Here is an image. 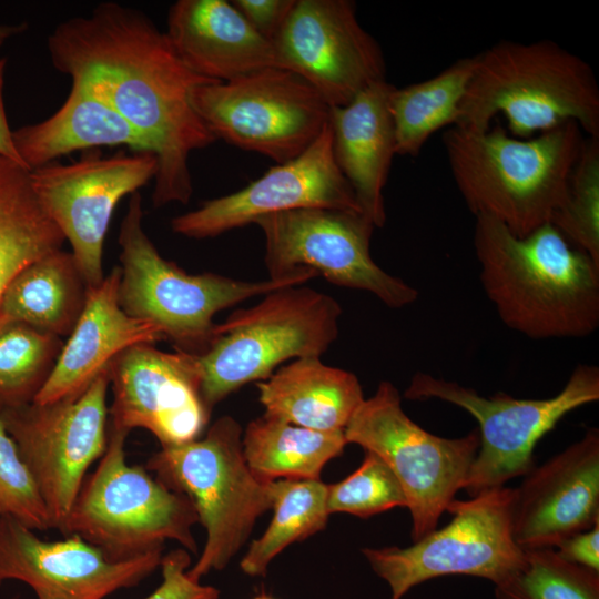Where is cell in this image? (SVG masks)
Returning <instances> with one entry per match:
<instances>
[{
  "label": "cell",
  "instance_id": "obj_13",
  "mask_svg": "<svg viewBox=\"0 0 599 599\" xmlns=\"http://www.w3.org/2000/svg\"><path fill=\"white\" fill-rule=\"evenodd\" d=\"M109 367L77 398L1 408L45 506L51 529L65 522L89 467L108 446Z\"/></svg>",
  "mask_w": 599,
  "mask_h": 599
},
{
  "label": "cell",
  "instance_id": "obj_16",
  "mask_svg": "<svg viewBox=\"0 0 599 599\" xmlns=\"http://www.w3.org/2000/svg\"><path fill=\"white\" fill-rule=\"evenodd\" d=\"M272 43L277 67L306 80L329 108L385 80L383 51L351 0H295Z\"/></svg>",
  "mask_w": 599,
  "mask_h": 599
},
{
  "label": "cell",
  "instance_id": "obj_24",
  "mask_svg": "<svg viewBox=\"0 0 599 599\" xmlns=\"http://www.w3.org/2000/svg\"><path fill=\"white\" fill-rule=\"evenodd\" d=\"M256 386L265 416L321 432H344L364 400L353 373L319 357L296 358Z\"/></svg>",
  "mask_w": 599,
  "mask_h": 599
},
{
  "label": "cell",
  "instance_id": "obj_29",
  "mask_svg": "<svg viewBox=\"0 0 599 599\" xmlns=\"http://www.w3.org/2000/svg\"><path fill=\"white\" fill-rule=\"evenodd\" d=\"M475 62V55L460 58L430 79L394 88L389 110L396 155L417 156L436 131L457 123Z\"/></svg>",
  "mask_w": 599,
  "mask_h": 599
},
{
  "label": "cell",
  "instance_id": "obj_34",
  "mask_svg": "<svg viewBox=\"0 0 599 599\" xmlns=\"http://www.w3.org/2000/svg\"><path fill=\"white\" fill-rule=\"evenodd\" d=\"M328 514L345 512L368 518L394 507H406L403 488L376 454L365 450L361 466L343 480L327 485Z\"/></svg>",
  "mask_w": 599,
  "mask_h": 599
},
{
  "label": "cell",
  "instance_id": "obj_6",
  "mask_svg": "<svg viewBox=\"0 0 599 599\" xmlns=\"http://www.w3.org/2000/svg\"><path fill=\"white\" fill-rule=\"evenodd\" d=\"M342 308L322 292L300 285L264 295L216 324L205 352L193 355L205 406L247 383L268 378L283 362L321 357L338 336Z\"/></svg>",
  "mask_w": 599,
  "mask_h": 599
},
{
  "label": "cell",
  "instance_id": "obj_41",
  "mask_svg": "<svg viewBox=\"0 0 599 599\" xmlns=\"http://www.w3.org/2000/svg\"><path fill=\"white\" fill-rule=\"evenodd\" d=\"M253 599H274V598L271 597V596H267V595H265V593H262V595H260V596H256V597L253 598Z\"/></svg>",
  "mask_w": 599,
  "mask_h": 599
},
{
  "label": "cell",
  "instance_id": "obj_31",
  "mask_svg": "<svg viewBox=\"0 0 599 599\" xmlns=\"http://www.w3.org/2000/svg\"><path fill=\"white\" fill-rule=\"evenodd\" d=\"M63 344L61 337L29 324L0 323V409L33 402Z\"/></svg>",
  "mask_w": 599,
  "mask_h": 599
},
{
  "label": "cell",
  "instance_id": "obj_22",
  "mask_svg": "<svg viewBox=\"0 0 599 599\" xmlns=\"http://www.w3.org/2000/svg\"><path fill=\"white\" fill-rule=\"evenodd\" d=\"M165 34L183 63L205 79L226 82L277 67L273 43L225 0L176 1Z\"/></svg>",
  "mask_w": 599,
  "mask_h": 599
},
{
  "label": "cell",
  "instance_id": "obj_26",
  "mask_svg": "<svg viewBox=\"0 0 599 599\" xmlns=\"http://www.w3.org/2000/svg\"><path fill=\"white\" fill-rule=\"evenodd\" d=\"M88 288L72 253L53 251L9 282L0 300V323L22 322L69 336L84 308Z\"/></svg>",
  "mask_w": 599,
  "mask_h": 599
},
{
  "label": "cell",
  "instance_id": "obj_39",
  "mask_svg": "<svg viewBox=\"0 0 599 599\" xmlns=\"http://www.w3.org/2000/svg\"><path fill=\"white\" fill-rule=\"evenodd\" d=\"M6 67H7V59L0 58V155L6 156L19 163L20 165L24 166V164L22 163L14 148V144L12 141V130L9 126L7 114H6L4 100H3Z\"/></svg>",
  "mask_w": 599,
  "mask_h": 599
},
{
  "label": "cell",
  "instance_id": "obj_33",
  "mask_svg": "<svg viewBox=\"0 0 599 599\" xmlns=\"http://www.w3.org/2000/svg\"><path fill=\"white\" fill-rule=\"evenodd\" d=\"M550 223L599 265V138H586Z\"/></svg>",
  "mask_w": 599,
  "mask_h": 599
},
{
  "label": "cell",
  "instance_id": "obj_14",
  "mask_svg": "<svg viewBox=\"0 0 599 599\" xmlns=\"http://www.w3.org/2000/svg\"><path fill=\"white\" fill-rule=\"evenodd\" d=\"M256 224L265 240L270 278L308 268L328 282L375 295L402 308L418 291L379 267L370 255L374 224L361 212L305 207L265 215Z\"/></svg>",
  "mask_w": 599,
  "mask_h": 599
},
{
  "label": "cell",
  "instance_id": "obj_17",
  "mask_svg": "<svg viewBox=\"0 0 599 599\" xmlns=\"http://www.w3.org/2000/svg\"><path fill=\"white\" fill-rule=\"evenodd\" d=\"M305 207L361 212L333 151L329 122L298 156L270 167L234 193L203 202L175 216L172 231L190 238L214 237L265 215Z\"/></svg>",
  "mask_w": 599,
  "mask_h": 599
},
{
  "label": "cell",
  "instance_id": "obj_12",
  "mask_svg": "<svg viewBox=\"0 0 599 599\" xmlns=\"http://www.w3.org/2000/svg\"><path fill=\"white\" fill-rule=\"evenodd\" d=\"M191 101L216 140L276 164L304 152L327 124L331 110L306 80L277 67L197 85Z\"/></svg>",
  "mask_w": 599,
  "mask_h": 599
},
{
  "label": "cell",
  "instance_id": "obj_7",
  "mask_svg": "<svg viewBox=\"0 0 599 599\" xmlns=\"http://www.w3.org/2000/svg\"><path fill=\"white\" fill-rule=\"evenodd\" d=\"M242 436L241 425L225 415L202 438L161 447L145 464L166 487L189 497L205 528L202 554L187 569L197 581L225 568L257 518L271 509V481L258 478L247 466Z\"/></svg>",
  "mask_w": 599,
  "mask_h": 599
},
{
  "label": "cell",
  "instance_id": "obj_1",
  "mask_svg": "<svg viewBox=\"0 0 599 599\" xmlns=\"http://www.w3.org/2000/svg\"><path fill=\"white\" fill-rule=\"evenodd\" d=\"M48 52L58 71L119 113L156 156L154 207L186 204L193 193L189 158L216 141L191 94L217 81L191 71L145 13L113 1L58 23Z\"/></svg>",
  "mask_w": 599,
  "mask_h": 599
},
{
  "label": "cell",
  "instance_id": "obj_21",
  "mask_svg": "<svg viewBox=\"0 0 599 599\" xmlns=\"http://www.w3.org/2000/svg\"><path fill=\"white\" fill-rule=\"evenodd\" d=\"M121 267L88 288L84 308L54 368L33 403L77 398L124 349L165 339L152 323L129 316L119 304Z\"/></svg>",
  "mask_w": 599,
  "mask_h": 599
},
{
  "label": "cell",
  "instance_id": "obj_4",
  "mask_svg": "<svg viewBox=\"0 0 599 599\" xmlns=\"http://www.w3.org/2000/svg\"><path fill=\"white\" fill-rule=\"evenodd\" d=\"M475 57L456 126L484 131L502 114L508 133L518 139L566 122L599 138V87L579 55L551 40H504Z\"/></svg>",
  "mask_w": 599,
  "mask_h": 599
},
{
  "label": "cell",
  "instance_id": "obj_20",
  "mask_svg": "<svg viewBox=\"0 0 599 599\" xmlns=\"http://www.w3.org/2000/svg\"><path fill=\"white\" fill-rule=\"evenodd\" d=\"M599 522V430L532 467L514 488L511 534L521 549L555 547Z\"/></svg>",
  "mask_w": 599,
  "mask_h": 599
},
{
  "label": "cell",
  "instance_id": "obj_30",
  "mask_svg": "<svg viewBox=\"0 0 599 599\" xmlns=\"http://www.w3.org/2000/svg\"><path fill=\"white\" fill-rule=\"evenodd\" d=\"M273 518L254 540L241 569L251 577L265 576L270 562L288 545L304 540L326 527L327 485L319 479H277L270 484Z\"/></svg>",
  "mask_w": 599,
  "mask_h": 599
},
{
  "label": "cell",
  "instance_id": "obj_2",
  "mask_svg": "<svg viewBox=\"0 0 599 599\" xmlns=\"http://www.w3.org/2000/svg\"><path fill=\"white\" fill-rule=\"evenodd\" d=\"M480 282L502 323L529 338H579L599 326V265L546 223L515 236L476 216Z\"/></svg>",
  "mask_w": 599,
  "mask_h": 599
},
{
  "label": "cell",
  "instance_id": "obj_3",
  "mask_svg": "<svg viewBox=\"0 0 599 599\" xmlns=\"http://www.w3.org/2000/svg\"><path fill=\"white\" fill-rule=\"evenodd\" d=\"M586 138L566 122L529 139L501 123L484 131L450 126L443 135L448 165L467 207L522 237L550 223L562 204Z\"/></svg>",
  "mask_w": 599,
  "mask_h": 599
},
{
  "label": "cell",
  "instance_id": "obj_27",
  "mask_svg": "<svg viewBox=\"0 0 599 599\" xmlns=\"http://www.w3.org/2000/svg\"><path fill=\"white\" fill-rule=\"evenodd\" d=\"M346 445L343 430H314L265 415L252 420L242 436L247 466L265 481L319 479Z\"/></svg>",
  "mask_w": 599,
  "mask_h": 599
},
{
  "label": "cell",
  "instance_id": "obj_38",
  "mask_svg": "<svg viewBox=\"0 0 599 599\" xmlns=\"http://www.w3.org/2000/svg\"><path fill=\"white\" fill-rule=\"evenodd\" d=\"M554 548L566 561L599 571V522L564 538Z\"/></svg>",
  "mask_w": 599,
  "mask_h": 599
},
{
  "label": "cell",
  "instance_id": "obj_9",
  "mask_svg": "<svg viewBox=\"0 0 599 599\" xmlns=\"http://www.w3.org/2000/svg\"><path fill=\"white\" fill-rule=\"evenodd\" d=\"M405 397L440 399L468 412L479 425V448L463 489L470 497L505 486L535 467L534 449L569 412L599 399V369L580 364L564 388L545 399L516 398L505 393L486 397L457 382L416 373Z\"/></svg>",
  "mask_w": 599,
  "mask_h": 599
},
{
  "label": "cell",
  "instance_id": "obj_11",
  "mask_svg": "<svg viewBox=\"0 0 599 599\" xmlns=\"http://www.w3.org/2000/svg\"><path fill=\"white\" fill-rule=\"evenodd\" d=\"M514 488L485 490L468 500L454 499L446 511L451 520L414 541L412 546L364 548L374 572L402 597L414 586L433 578L466 575L495 586L521 564L524 550L511 534Z\"/></svg>",
  "mask_w": 599,
  "mask_h": 599
},
{
  "label": "cell",
  "instance_id": "obj_5",
  "mask_svg": "<svg viewBox=\"0 0 599 599\" xmlns=\"http://www.w3.org/2000/svg\"><path fill=\"white\" fill-rule=\"evenodd\" d=\"M142 219V196L135 192L118 237L122 264L119 304L129 316L155 325L180 352L200 355L207 349L214 339L213 317L220 311L317 276L308 268L255 282L211 272L189 274L161 256L144 232Z\"/></svg>",
  "mask_w": 599,
  "mask_h": 599
},
{
  "label": "cell",
  "instance_id": "obj_8",
  "mask_svg": "<svg viewBox=\"0 0 599 599\" xmlns=\"http://www.w3.org/2000/svg\"><path fill=\"white\" fill-rule=\"evenodd\" d=\"M129 433L109 427L108 446L87 475L60 532L75 535L112 561L163 549L166 540L197 551V514L187 496L170 489L145 467L126 463Z\"/></svg>",
  "mask_w": 599,
  "mask_h": 599
},
{
  "label": "cell",
  "instance_id": "obj_35",
  "mask_svg": "<svg viewBox=\"0 0 599 599\" xmlns=\"http://www.w3.org/2000/svg\"><path fill=\"white\" fill-rule=\"evenodd\" d=\"M4 516L34 531L51 529L33 477L0 414V517Z\"/></svg>",
  "mask_w": 599,
  "mask_h": 599
},
{
  "label": "cell",
  "instance_id": "obj_19",
  "mask_svg": "<svg viewBox=\"0 0 599 599\" xmlns=\"http://www.w3.org/2000/svg\"><path fill=\"white\" fill-rule=\"evenodd\" d=\"M163 549L112 561L75 535L45 541L11 517H0V586L19 580L37 599H104L139 585L161 565Z\"/></svg>",
  "mask_w": 599,
  "mask_h": 599
},
{
  "label": "cell",
  "instance_id": "obj_28",
  "mask_svg": "<svg viewBox=\"0 0 599 599\" xmlns=\"http://www.w3.org/2000/svg\"><path fill=\"white\" fill-rule=\"evenodd\" d=\"M30 172L0 155V300L17 273L65 241L41 206Z\"/></svg>",
  "mask_w": 599,
  "mask_h": 599
},
{
  "label": "cell",
  "instance_id": "obj_40",
  "mask_svg": "<svg viewBox=\"0 0 599 599\" xmlns=\"http://www.w3.org/2000/svg\"><path fill=\"white\" fill-rule=\"evenodd\" d=\"M27 28L28 24L26 22H20L17 24H0V50L9 39L24 32Z\"/></svg>",
  "mask_w": 599,
  "mask_h": 599
},
{
  "label": "cell",
  "instance_id": "obj_37",
  "mask_svg": "<svg viewBox=\"0 0 599 599\" xmlns=\"http://www.w3.org/2000/svg\"><path fill=\"white\" fill-rule=\"evenodd\" d=\"M295 0H234L232 4L251 27L273 42L286 22Z\"/></svg>",
  "mask_w": 599,
  "mask_h": 599
},
{
  "label": "cell",
  "instance_id": "obj_36",
  "mask_svg": "<svg viewBox=\"0 0 599 599\" xmlns=\"http://www.w3.org/2000/svg\"><path fill=\"white\" fill-rule=\"evenodd\" d=\"M191 557L186 549L179 548L162 557V582L145 599H217L220 591L187 575Z\"/></svg>",
  "mask_w": 599,
  "mask_h": 599
},
{
  "label": "cell",
  "instance_id": "obj_18",
  "mask_svg": "<svg viewBox=\"0 0 599 599\" xmlns=\"http://www.w3.org/2000/svg\"><path fill=\"white\" fill-rule=\"evenodd\" d=\"M109 380L111 428L146 429L164 447L199 438L209 423L193 354L138 344L111 362Z\"/></svg>",
  "mask_w": 599,
  "mask_h": 599
},
{
  "label": "cell",
  "instance_id": "obj_10",
  "mask_svg": "<svg viewBox=\"0 0 599 599\" xmlns=\"http://www.w3.org/2000/svg\"><path fill=\"white\" fill-rule=\"evenodd\" d=\"M345 439L379 456L398 479L412 516V539L435 530L463 489L479 448L478 429L459 438L434 435L413 422L387 380L364 398L344 429Z\"/></svg>",
  "mask_w": 599,
  "mask_h": 599
},
{
  "label": "cell",
  "instance_id": "obj_23",
  "mask_svg": "<svg viewBox=\"0 0 599 599\" xmlns=\"http://www.w3.org/2000/svg\"><path fill=\"white\" fill-rule=\"evenodd\" d=\"M394 88L386 80L376 82L347 104L329 110L335 161L375 227L386 221L383 191L396 155L389 110Z\"/></svg>",
  "mask_w": 599,
  "mask_h": 599
},
{
  "label": "cell",
  "instance_id": "obj_25",
  "mask_svg": "<svg viewBox=\"0 0 599 599\" xmlns=\"http://www.w3.org/2000/svg\"><path fill=\"white\" fill-rule=\"evenodd\" d=\"M12 141L30 171L78 150L128 146L134 152H151L119 113L74 84L63 104L48 119L12 130Z\"/></svg>",
  "mask_w": 599,
  "mask_h": 599
},
{
  "label": "cell",
  "instance_id": "obj_15",
  "mask_svg": "<svg viewBox=\"0 0 599 599\" xmlns=\"http://www.w3.org/2000/svg\"><path fill=\"white\" fill-rule=\"evenodd\" d=\"M158 172L152 152L124 150L87 155L70 164L50 163L30 172L34 193L59 227L89 288L103 278V245L116 204Z\"/></svg>",
  "mask_w": 599,
  "mask_h": 599
},
{
  "label": "cell",
  "instance_id": "obj_32",
  "mask_svg": "<svg viewBox=\"0 0 599 599\" xmlns=\"http://www.w3.org/2000/svg\"><path fill=\"white\" fill-rule=\"evenodd\" d=\"M522 550L520 566L495 586V599H599V571L566 561L552 547Z\"/></svg>",
  "mask_w": 599,
  "mask_h": 599
}]
</instances>
